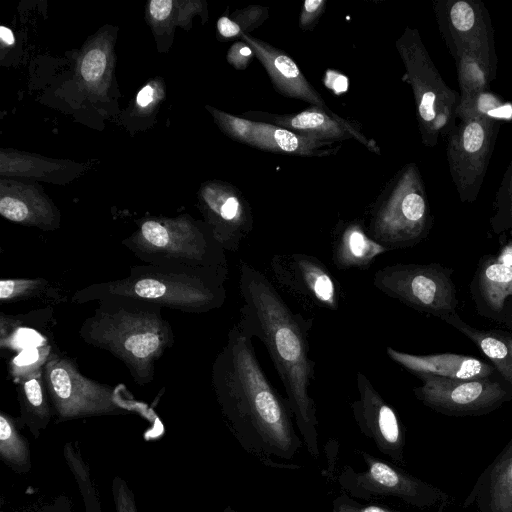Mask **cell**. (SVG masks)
I'll use <instances>...</instances> for the list:
<instances>
[{
  "label": "cell",
  "instance_id": "obj_1",
  "mask_svg": "<svg viewBox=\"0 0 512 512\" xmlns=\"http://www.w3.org/2000/svg\"><path fill=\"white\" fill-rule=\"evenodd\" d=\"M239 290L241 332L265 345L298 426L306 437L314 435L316 410L309 394L316 366L309 344L313 318L293 312L275 285L245 261L239 263Z\"/></svg>",
  "mask_w": 512,
  "mask_h": 512
},
{
  "label": "cell",
  "instance_id": "obj_2",
  "mask_svg": "<svg viewBox=\"0 0 512 512\" xmlns=\"http://www.w3.org/2000/svg\"><path fill=\"white\" fill-rule=\"evenodd\" d=\"M211 383L222 414L237 434L253 435L279 450L291 448L295 435L289 403L272 386L252 339L237 323L212 364Z\"/></svg>",
  "mask_w": 512,
  "mask_h": 512
},
{
  "label": "cell",
  "instance_id": "obj_3",
  "mask_svg": "<svg viewBox=\"0 0 512 512\" xmlns=\"http://www.w3.org/2000/svg\"><path fill=\"white\" fill-rule=\"evenodd\" d=\"M79 336L120 360L140 386L154 380L156 363L175 343L162 308L116 296L98 300V307L82 322Z\"/></svg>",
  "mask_w": 512,
  "mask_h": 512
},
{
  "label": "cell",
  "instance_id": "obj_4",
  "mask_svg": "<svg viewBox=\"0 0 512 512\" xmlns=\"http://www.w3.org/2000/svg\"><path fill=\"white\" fill-rule=\"evenodd\" d=\"M226 280L200 272L161 265H138L121 279L94 283L76 291L71 301L83 304L105 297H125L162 309L202 314L222 307Z\"/></svg>",
  "mask_w": 512,
  "mask_h": 512
},
{
  "label": "cell",
  "instance_id": "obj_5",
  "mask_svg": "<svg viewBox=\"0 0 512 512\" xmlns=\"http://www.w3.org/2000/svg\"><path fill=\"white\" fill-rule=\"evenodd\" d=\"M131 253L146 264L228 276L225 250L205 229L185 220H146L139 230L123 241Z\"/></svg>",
  "mask_w": 512,
  "mask_h": 512
},
{
  "label": "cell",
  "instance_id": "obj_6",
  "mask_svg": "<svg viewBox=\"0 0 512 512\" xmlns=\"http://www.w3.org/2000/svg\"><path fill=\"white\" fill-rule=\"evenodd\" d=\"M396 49L413 91L422 143L434 147L439 137L456 126L460 93L445 83L417 29L406 27L396 40Z\"/></svg>",
  "mask_w": 512,
  "mask_h": 512
},
{
  "label": "cell",
  "instance_id": "obj_7",
  "mask_svg": "<svg viewBox=\"0 0 512 512\" xmlns=\"http://www.w3.org/2000/svg\"><path fill=\"white\" fill-rule=\"evenodd\" d=\"M433 224L420 171L403 167L370 212L368 235L389 251L412 247L425 239Z\"/></svg>",
  "mask_w": 512,
  "mask_h": 512
},
{
  "label": "cell",
  "instance_id": "obj_8",
  "mask_svg": "<svg viewBox=\"0 0 512 512\" xmlns=\"http://www.w3.org/2000/svg\"><path fill=\"white\" fill-rule=\"evenodd\" d=\"M44 381L57 422L137 412L119 386L100 383L81 373L76 361L58 349L44 365Z\"/></svg>",
  "mask_w": 512,
  "mask_h": 512
},
{
  "label": "cell",
  "instance_id": "obj_9",
  "mask_svg": "<svg viewBox=\"0 0 512 512\" xmlns=\"http://www.w3.org/2000/svg\"><path fill=\"white\" fill-rule=\"evenodd\" d=\"M453 270L437 263L393 264L377 270L373 285L383 294L440 319L457 313Z\"/></svg>",
  "mask_w": 512,
  "mask_h": 512
},
{
  "label": "cell",
  "instance_id": "obj_10",
  "mask_svg": "<svg viewBox=\"0 0 512 512\" xmlns=\"http://www.w3.org/2000/svg\"><path fill=\"white\" fill-rule=\"evenodd\" d=\"M499 128L495 120L467 117L448 134L449 171L463 203H472L479 195Z\"/></svg>",
  "mask_w": 512,
  "mask_h": 512
},
{
  "label": "cell",
  "instance_id": "obj_11",
  "mask_svg": "<svg viewBox=\"0 0 512 512\" xmlns=\"http://www.w3.org/2000/svg\"><path fill=\"white\" fill-rule=\"evenodd\" d=\"M422 385L415 397L424 405L446 415H482L512 399V387L488 378L454 380L432 375H417Z\"/></svg>",
  "mask_w": 512,
  "mask_h": 512
},
{
  "label": "cell",
  "instance_id": "obj_12",
  "mask_svg": "<svg viewBox=\"0 0 512 512\" xmlns=\"http://www.w3.org/2000/svg\"><path fill=\"white\" fill-rule=\"evenodd\" d=\"M269 265L278 289L303 306L329 311L340 308L341 286L318 258L303 253L274 254Z\"/></svg>",
  "mask_w": 512,
  "mask_h": 512
},
{
  "label": "cell",
  "instance_id": "obj_13",
  "mask_svg": "<svg viewBox=\"0 0 512 512\" xmlns=\"http://www.w3.org/2000/svg\"><path fill=\"white\" fill-rule=\"evenodd\" d=\"M433 10L452 57L461 51H470L497 69L494 30L482 1L434 0Z\"/></svg>",
  "mask_w": 512,
  "mask_h": 512
},
{
  "label": "cell",
  "instance_id": "obj_14",
  "mask_svg": "<svg viewBox=\"0 0 512 512\" xmlns=\"http://www.w3.org/2000/svg\"><path fill=\"white\" fill-rule=\"evenodd\" d=\"M215 117L228 135L253 148L278 154L324 157L336 154L337 141L322 140L261 121L216 111Z\"/></svg>",
  "mask_w": 512,
  "mask_h": 512
},
{
  "label": "cell",
  "instance_id": "obj_15",
  "mask_svg": "<svg viewBox=\"0 0 512 512\" xmlns=\"http://www.w3.org/2000/svg\"><path fill=\"white\" fill-rule=\"evenodd\" d=\"M246 119L270 123L293 132L322 140L340 142L356 139L370 151L379 154L374 140L368 139L357 123L346 120L333 111L311 106L295 114H272L268 112H246Z\"/></svg>",
  "mask_w": 512,
  "mask_h": 512
},
{
  "label": "cell",
  "instance_id": "obj_16",
  "mask_svg": "<svg viewBox=\"0 0 512 512\" xmlns=\"http://www.w3.org/2000/svg\"><path fill=\"white\" fill-rule=\"evenodd\" d=\"M359 398L351 407L362 431L372 437L385 452L401 456L403 433L393 408L386 403L369 379L357 373Z\"/></svg>",
  "mask_w": 512,
  "mask_h": 512
},
{
  "label": "cell",
  "instance_id": "obj_17",
  "mask_svg": "<svg viewBox=\"0 0 512 512\" xmlns=\"http://www.w3.org/2000/svg\"><path fill=\"white\" fill-rule=\"evenodd\" d=\"M471 290L481 313L512 322V258L484 256L479 261Z\"/></svg>",
  "mask_w": 512,
  "mask_h": 512
},
{
  "label": "cell",
  "instance_id": "obj_18",
  "mask_svg": "<svg viewBox=\"0 0 512 512\" xmlns=\"http://www.w3.org/2000/svg\"><path fill=\"white\" fill-rule=\"evenodd\" d=\"M240 38L251 47L278 93L305 101L312 106L328 109L320 93L310 84L288 54L250 34H242Z\"/></svg>",
  "mask_w": 512,
  "mask_h": 512
},
{
  "label": "cell",
  "instance_id": "obj_19",
  "mask_svg": "<svg viewBox=\"0 0 512 512\" xmlns=\"http://www.w3.org/2000/svg\"><path fill=\"white\" fill-rule=\"evenodd\" d=\"M205 202L212 213L210 231L214 238L225 251L237 252L253 229L249 204L236 191L222 188L208 190Z\"/></svg>",
  "mask_w": 512,
  "mask_h": 512
},
{
  "label": "cell",
  "instance_id": "obj_20",
  "mask_svg": "<svg viewBox=\"0 0 512 512\" xmlns=\"http://www.w3.org/2000/svg\"><path fill=\"white\" fill-rule=\"evenodd\" d=\"M367 472L358 475L362 489L374 494L392 495L419 507L446 503L448 496L442 491L400 472L390 465L374 459L368 460Z\"/></svg>",
  "mask_w": 512,
  "mask_h": 512
},
{
  "label": "cell",
  "instance_id": "obj_21",
  "mask_svg": "<svg viewBox=\"0 0 512 512\" xmlns=\"http://www.w3.org/2000/svg\"><path fill=\"white\" fill-rule=\"evenodd\" d=\"M387 356L414 375H432L454 380L488 378L494 372L493 365L469 355L441 353L415 355L386 348Z\"/></svg>",
  "mask_w": 512,
  "mask_h": 512
},
{
  "label": "cell",
  "instance_id": "obj_22",
  "mask_svg": "<svg viewBox=\"0 0 512 512\" xmlns=\"http://www.w3.org/2000/svg\"><path fill=\"white\" fill-rule=\"evenodd\" d=\"M388 251L368 235L358 220L339 222L333 231L332 261L337 269H367Z\"/></svg>",
  "mask_w": 512,
  "mask_h": 512
},
{
  "label": "cell",
  "instance_id": "obj_23",
  "mask_svg": "<svg viewBox=\"0 0 512 512\" xmlns=\"http://www.w3.org/2000/svg\"><path fill=\"white\" fill-rule=\"evenodd\" d=\"M53 309L43 308L26 314H0V347L18 353L52 344Z\"/></svg>",
  "mask_w": 512,
  "mask_h": 512
},
{
  "label": "cell",
  "instance_id": "obj_24",
  "mask_svg": "<svg viewBox=\"0 0 512 512\" xmlns=\"http://www.w3.org/2000/svg\"><path fill=\"white\" fill-rule=\"evenodd\" d=\"M471 494L481 512H512V439L479 479Z\"/></svg>",
  "mask_w": 512,
  "mask_h": 512
},
{
  "label": "cell",
  "instance_id": "obj_25",
  "mask_svg": "<svg viewBox=\"0 0 512 512\" xmlns=\"http://www.w3.org/2000/svg\"><path fill=\"white\" fill-rule=\"evenodd\" d=\"M44 367L17 381L19 421L37 439L54 416L43 374Z\"/></svg>",
  "mask_w": 512,
  "mask_h": 512
},
{
  "label": "cell",
  "instance_id": "obj_26",
  "mask_svg": "<svg viewBox=\"0 0 512 512\" xmlns=\"http://www.w3.org/2000/svg\"><path fill=\"white\" fill-rule=\"evenodd\" d=\"M468 337L491 361L505 382L512 387V334L484 331L464 322L457 313L442 319Z\"/></svg>",
  "mask_w": 512,
  "mask_h": 512
},
{
  "label": "cell",
  "instance_id": "obj_27",
  "mask_svg": "<svg viewBox=\"0 0 512 512\" xmlns=\"http://www.w3.org/2000/svg\"><path fill=\"white\" fill-rule=\"evenodd\" d=\"M19 418L0 411V458L14 472L26 474L32 468L29 444L20 432Z\"/></svg>",
  "mask_w": 512,
  "mask_h": 512
},
{
  "label": "cell",
  "instance_id": "obj_28",
  "mask_svg": "<svg viewBox=\"0 0 512 512\" xmlns=\"http://www.w3.org/2000/svg\"><path fill=\"white\" fill-rule=\"evenodd\" d=\"M453 58L460 88L459 103L489 90L490 83L496 77V68L470 51H461Z\"/></svg>",
  "mask_w": 512,
  "mask_h": 512
},
{
  "label": "cell",
  "instance_id": "obj_29",
  "mask_svg": "<svg viewBox=\"0 0 512 512\" xmlns=\"http://www.w3.org/2000/svg\"><path fill=\"white\" fill-rule=\"evenodd\" d=\"M61 303L66 300L61 290L49 280L35 278H7L0 281L1 303H16L29 300Z\"/></svg>",
  "mask_w": 512,
  "mask_h": 512
},
{
  "label": "cell",
  "instance_id": "obj_30",
  "mask_svg": "<svg viewBox=\"0 0 512 512\" xmlns=\"http://www.w3.org/2000/svg\"><path fill=\"white\" fill-rule=\"evenodd\" d=\"M63 455L81 494L85 512H102L97 485L89 464L83 458L79 444L67 442L63 447Z\"/></svg>",
  "mask_w": 512,
  "mask_h": 512
},
{
  "label": "cell",
  "instance_id": "obj_31",
  "mask_svg": "<svg viewBox=\"0 0 512 512\" xmlns=\"http://www.w3.org/2000/svg\"><path fill=\"white\" fill-rule=\"evenodd\" d=\"M467 117H483L499 123L511 121L512 104L502 101L489 90L484 91L458 104L457 119Z\"/></svg>",
  "mask_w": 512,
  "mask_h": 512
},
{
  "label": "cell",
  "instance_id": "obj_32",
  "mask_svg": "<svg viewBox=\"0 0 512 512\" xmlns=\"http://www.w3.org/2000/svg\"><path fill=\"white\" fill-rule=\"evenodd\" d=\"M490 223L495 233L512 228V150L509 165L496 193Z\"/></svg>",
  "mask_w": 512,
  "mask_h": 512
},
{
  "label": "cell",
  "instance_id": "obj_33",
  "mask_svg": "<svg viewBox=\"0 0 512 512\" xmlns=\"http://www.w3.org/2000/svg\"><path fill=\"white\" fill-rule=\"evenodd\" d=\"M57 348L48 344L36 348L26 349L15 355L9 362V371L14 382L18 379L42 369Z\"/></svg>",
  "mask_w": 512,
  "mask_h": 512
},
{
  "label": "cell",
  "instance_id": "obj_34",
  "mask_svg": "<svg viewBox=\"0 0 512 512\" xmlns=\"http://www.w3.org/2000/svg\"><path fill=\"white\" fill-rule=\"evenodd\" d=\"M111 489L115 512H138L135 495L121 476L113 478Z\"/></svg>",
  "mask_w": 512,
  "mask_h": 512
},
{
  "label": "cell",
  "instance_id": "obj_35",
  "mask_svg": "<svg viewBox=\"0 0 512 512\" xmlns=\"http://www.w3.org/2000/svg\"><path fill=\"white\" fill-rule=\"evenodd\" d=\"M237 14L238 21L232 20L239 28L241 35L249 34V32L262 25L269 17L268 8L259 5L248 6L237 11Z\"/></svg>",
  "mask_w": 512,
  "mask_h": 512
},
{
  "label": "cell",
  "instance_id": "obj_36",
  "mask_svg": "<svg viewBox=\"0 0 512 512\" xmlns=\"http://www.w3.org/2000/svg\"><path fill=\"white\" fill-rule=\"evenodd\" d=\"M0 213L4 218L13 222L34 224L31 211L27 204L14 197L5 196L1 198Z\"/></svg>",
  "mask_w": 512,
  "mask_h": 512
},
{
  "label": "cell",
  "instance_id": "obj_37",
  "mask_svg": "<svg viewBox=\"0 0 512 512\" xmlns=\"http://www.w3.org/2000/svg\"><path fill=\"white\" fill-rule=\"evenodd\" d=\"M106 56L100 49L90 50L83 58L81 74L86 81L97 80L104 72Z\"/></svg>",
  "mask_w": 512,
  "mask_h": 512
},
{
  "label": "cell",
  "instance_id": "obj_38",
  "mask_svg": "<svg viewBox=\"0 0 512 512\" xmlns=\"http://www.w3.org/2000/svg\"><path fill=\"white\" fill-rule=\"evenodd\" d=\"M325 0H306L299 16V26L302 30L311 31L316 26L319 18L324 13Z\"/></svg>",
  "mask_w": 512,
  "mask_h": 512
},
{
  "label": "cell",
  "instance_id": "obj_39",
  "mask_svg": "<svg viewBox=\"0 0 512 512\" xmlns=\"http://www.w3.org/2000/svg\"><path fill=\"white\" fill-rule=\"evenodd\" d=\"M255 57L251 47L244 41L236 42L228 53V61L239 70H244Z\"/></svg>",
  "mask_w": 512,
  "mask_h": 512
},
{
  "label": "cell",
  "instance_id": "obj_40",
  "mask_svg": "<svg viewBox=\"0 0 512 512\" xmlns=\"http://www.w3.org/2000/svg\"><path fill=\"white\" fill-rule=\"evenodd\" d=\"M171 0H152L150 2V13L156 20L166 19L171 12Z\"/></svg>",
  "mask_w": 512,
  "mask_h": 512
},
{
  "label": "cell",
  "instance_id": "obj_41",
  "mask_svg": "<svg viewBox=\"0 0 512 512\" xmlns=\"http://www.w3.org/2000/svg\"><path fill=\"white\" fill-rule=\"evenodd\" d=\"M217 28L224 38H233L241 35V32L234 21L226 16H223L218 20Z\"/></svg>",
  "mask_w": 512,
  "mask_h": 512
},
{
  "label": "cell",
  "instance_id": "obj_42",
  "mask_svg": "<svg viewBox=\"0 0 512 512\" xmlns=\"http://www.w3.org/2000/svg\"><path fill=\"white\" fill-rule=\"evenodd\" d=\"M333 512H394L377 506H355L352 504H339Z\"/></svg>",
  "mask_w": 512,
  "mask_h": 512
},
{
  "label": "cell",
  "instance_id": "obj_43",
  "mask_svg": "<svg viewBox=\"0 0 512 512\" xmlns=\"http://www.w3.org/2000/svg\"><path fill=\"white\" fill-rule=\"evenodd\" d=\"M342 77H343V75H341L339 73H335V71H329L325 78L328 80H333V83L327 84L329 89L335 91L336 93H341V92L345 91L348 86V81L344 80V81L339 82L338 80H340Z\"/></svg>",
  "mask_w": 512,
  "mask_h": 512
},
{
  "label": "cell",
  "instance_id": "obj_44",
  "mask_svg": "<svg viewBox=\"0 0 512 512\" xmlns=\"http://www.w3.org/2000/svg\"><path fill=\"white\" fill-rule=\"evenodd\" d=\"M153 88L149 85L143 87L137 95V104L141 107L147 106L153 100Z\"/></svg>",
  "mask_w": 512,
  "mask_h": 512
},
{
  "label": "cell",
  "instance_id": "obj_45",
  "mask_svg": "<svg viewBox=\"0 0 512 512\" xmlns=\"http://www.w3.org/2000/svg\"><path fill=\"white\" fill-rule=\"evenodd\" d=\"M0 37H1L2 41L8 45L13 44L15 41L11 30L4 26L0 27Z\"/></svg>",
  "mask_w": 512,
  "mask_h": 512
}]
</instances>
